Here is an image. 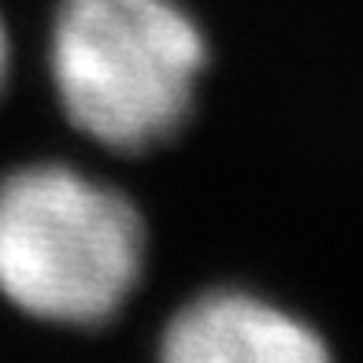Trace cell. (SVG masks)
Segmentation results:
<instances>
[{"label":"cell","mask_w":363,"mask_h":363,"mask_svg":"<svg viewBox=\"0 0 363 363\" xmlns=\"http://www.w3.org/2000/svg\"><path fill=\"white\" fill-rule=\"evenodd\" d=\"M156 363H334L301 315L241 289H211L167 323Z\"/></svg>","instance_id":"obj_3"},{"label":"cell","mask_w":363,"mask_h":363,"mask_svg":"<svg viewBox=\"0 0 363 363\" xmlns=\"http://www.w3.org/2000/svg\"><path fill=\"white\" fill-rule=\"evenodd\" d=\"M208 60L174 0H60L52 82L67 119L104 148L141 152L186 123Z\"/></svg>","instance_id":"obj_2"},{"label":"cell","mask_w":363,"mask_h":363,"mask_svg":"<svg viewBox=\"0 0 363 363\" xmlns=\"http://www.w3.org/2000/svg\"><path fill=\"white\" fill-rule=\"evenodd\" d=\"M145 271V223L123 193L60 163L0 182V293L34 319L101 326Z\"/></svg>","instance_id":"obj_1"},{"label":"cell","mask_w":363,"mask_h":363,"mask_svg":"<svg viewBox=\"0 0 363 363\" xmlns=\"http://www.w3.org/2000/svg\"><path fill=\"white\" fill-rule=\"evenodd\" d=\"M8 74V34H4V23H0V82Z\"/></svg>","instance_id":"obj_4"}]
</instances>
